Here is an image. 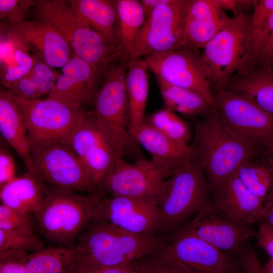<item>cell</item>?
<instances>
[{"mask_svg":"<svg viewBox=\"0 0 273 273\" xmlns=\"http://www.w3.org/2000/svg\"><path fill=\"white\" fill-rule=\"evenodd\" d=\"M168 240L132 233L106 222L93 221L74 246L77 270L128 266L163 249Z\"/></svg>","mask_w":273,"mask_h":273,"instance_id":"cell-1","label":"cell"},{"mask_svg":"<svg viewBox=\"0 0 273 273\" xmlns=\"http://www.w3.org/2000/svg\"><path fill=\"white\" fill-rule=\"evenodd\" d=\"M193 146L211 189L262 152L261 148L233 128L216 109L198 123Z\"/></svg>","mask_w":273,"mask_h":273,"instance_id":"cell-2","label":"cell"},{"mask_svg":"<svg viewBox=\"0 0 273 273\" xmlns=\"http://www.w3.org/2000/svg\"><path fill=\"white\" fill-rule=\"evenodd\" d=\"M105 193L98 189L82 196L66 188L46 184L44 200L34 214L40 233L56 246H74L93 222V211L105 198Z\"/></svg>","mask_w":273,"mask_h":273,"instance_id":"cell-3","label":"cell"},{"mask_svg":"<svg viewBox=\"0 0 273 273\" xmlns=\"http://www.w3.org/2000/svg\"><path fill=\"white\" fill-rule=\"evenodd\" d=\"M128 61L117 60L105 70L91 112L98 128L119 158L133 154L138 145L129 130L125 85Z\"/></svg>","mask_w":273,"mask_h":273,"instance_id":"cell-4","label":"cell"},{"mask_svg":"<svg viewBox=\"0 0 273 273\" xmlns=\"http://www.w3.org/2000/svg\"><path fill=\"white\" fill-rule=\"evenodd\" d=\"M38 19L54 26L62 35L74 52L104 75L114 61L120 59L118 47L95 29L79 22L66 1H36Z\"/></svg>","mask_w":273,"mask_h":273,"instance_id":"cell-5","label":"cell"},{"mask_svg":"<svg viewBox=\"0 0 273 273\" xmlns=\"http://www.w3.org/2000/svg\"><path fill=\"white\" fill-rule=\"evenodd\" d=\"M211 191L197 156L174 171L156 198L162 230L177 229L210 202Z\"/></svg>","mask_w":273,"mask_h":273,"instance_id":"cell-6","label":"cell"},{"mask_svg":"<svg viewBox=\"0 0 273 273\" xmlns=\"http://www.w3.org/2000/svg\"><path fill=\"white\" fill-rule=\"evenodd\" d=\"M251 14L229 17L201 54L213 93L246 66L251 53Z\"/></svg>","mask_w":273,"mask_h":273,"instance_id":"cell-7","label":"cell"},{"mask_svg":"<svg viewBox=\"0 0 273 273\" xmlns=\"http://www.w3.org/2000/svg\"><path fill=\"white\" fill-rule=\"evenodd\" d=\"M12 95L23 116L31 148L52 142L67 144L88 113L83 107H74L48 97L29 100Z\"/></svg>","mask_w":273,"mask_h":273,"instance_id":"cell-8","label":"cell"},{"mask_svg":"<svg viewBox=\"0 0 273 273\" xmlns=\"http://www.w3.org/2000/svg\"><path fill=\"white\" fill-rule=\"evenodd\" d=\"M30 156L34 175L44 184L88 194L98 190L67 144L52 142L32 147Z\"/></svg>","mask_w":273,"mask_h":273,"instance_id":"cell-9","label":"cell"},{"mask_svg":"<svg viewBox=\"0 0 273 273\" xmlns=\"http://www.w3.org/2000/svg\"><path fill=\"white\" fill-rule=\"evenodd\" d=\"M189 0H172L156 9L139 31L128 59L168 52L182 46Z\"/></svg>","mask_w":273,"mask_h":273,"instance_id":"cell-10","label":"cell"},{"mask_svg":"<svg viewBox=\"0 0 273 273\" xmlns=\"http://www.w3.org/2000/svg\"><path fill=\"white\" fill-rule=\"evenodd\" d=\"M145 59L156 78L197 93L215 109L214 93L199 52L181 46Z\"/></svg>","mask_w":273,"mask_h":273,"instance_id":"cell-11","label":"cell"},{"mask_svg":"<svg viewBox=\"0 0 273 273\" xmlns=\"http://www.w3.org/2000/svg\"><path fill=\"white\" fill-rule=\"evenodd\" d=\"M172 174L151 159L139 158L129 163L124 158H117L98 185V189L114 197L156 199L163 183Z\"/></svg>","mask_w":273,"mask_h":273,"instance_id":"cell-12","label":"cell"},{"mask_svg":"<svg viewBox=\"0 0 273 273\" xmlns=\"http://www.w3.org/2000/svg\"><path fill=\"white\" fill-rule=\"evenodd\" d=\"M215 108L235 130L261 148L273 137V117L250 97L222 89L214 93Z\"/></svg>","mask_w":273,"mask_h":273,"instance_id":"cell-13","label":"cell"},{"mask_svg":"<svg viewBox=\"0 0 273 273\" xmlns=\"http://www.w3.org/2000/svg\"><path fill=\"white\" fill-rule=\"evenodd\" d=\"M161 251L201 273H240L239 266L227 254L197 236L177 229Z\"/></svg>","mask_w":273,"mask_h":273,"instance_id":"cell-14","label":"cell"},{"mask_svg":"<svg viewBox=\"0 0 273 273\" xmlns=\"http://www.w3.org/2000/svg\"><path fill=\"white\" fill-rule=\"evenodd\" d=\"M177 229L191 233L225 252H238L247 240L256 237L257 234L252 226L232 221L211 201L193 220Z\"/></svg>","mask_w":273,"mask_h":273,"instance_id":"cell-15","label":"cell"},{"mask_svg":"<svg viewBox=\"0 0 273 273\" xmlns=\"http://www.w3.org/2000/svg\"><path fill=\"white\" fill-rule=\"evenodd\" d=\"M81 162L91 180L98 185L117 158L96 125L92 112L74 129L67 143Z\"/></svg>","mask_w":273,"mask_h":273,"instance_id":"cell-16","label":"cell"},{"mask_svg":"<svg viewBox=\"0 0 273 273\" xmlns=\"http://www.w3.org/2000/svg\"><path fill=\"white\" fill-rule=\"evenodd\" d=\"M62 68L47 97L78 108L93 103L104 75L75 55Z\"/></svg>","mask_w":273,"mask_h":273,"instance_id":"cell-17","label":"cell"},{"mask_svg":"<svg viewBox=\"0 0 273 273\" xmlns=\"http://www.w3.org/2000/svg\"><path fill=\"white\" fill-rule=\"evenodd\" d=\"M7 35L25 47H34L52 68L62 67L70 58L69 43L54 26L43 20L10 23Z\"/></svg>","mask_w":273,"mask_h":273,"instance_id":"cell-18","label":"cell"},{"mask_svg":"<svg viewBox=\"0 0 273 273\" xmlns=\"http://www.w3.org/2000/svg\"><path fill=\"white\" fill-rule=\"evenodd\" d=\"M210 201L235 223L252 226L261 221L264 203L245 187L236 173L211 189Z\"/></svg>","mask_w":273,"mask_h":273,"instance_id":"cell-19","label":"cell"},{"mask_svg":"<svg viewBox=\"0 0 273 273\" xmlns=\"http://www.w3.org/2000/svg\"><path fill=\"white\" fill-rule=\"evenodd\" d=\"M229 17L216 0H189L182 46L203 49Z\"/></svg>","mask_w":273,"mask_h":273,"instance_id":"cell-20","label":"cell"},{"mask_svg":"<svg viewBox=\"0 0 273 273\" xmlns=\"http://www.w3.org/2000/svg\"><path fill=\"white\" fill-rule=\"evenodd\" d=\"M132 135L149 153L152 161L172 173L197 156L193 145H179L144 122Z\"/></svg>","mask_w":273,"mask_h":273,"instance_id":"cell-21","label":"cell"},{"mask_svg":"<svg viewBox=\"0 0 273 273\" xmlns=\"http://www.w3.org/2000/svg\"><path fill=\"white\" fill-rule=\"evenodd\" d=\"M0 133L22 159L28 172L34 175L31 146L23 116L12 93L3 89L0 91Z\"/></svg>","mask_w":273,"mask_h":273,"instance_id":"cell-22","label":"cell"},{"mask_svg":"<svg viewBox=\"0 0 273 273\" xmlns=\"http://www.w3.org/2000/svg\"><path fill=\"white\" fill-rule=\"evenodd\" d=\"M224 89L250 97L273 117V68L270 67L255 66L238 72L229 79Z\"/></svg>","mask_w":273,"mask_h":273,"instance_id":"cell-23","label":"cell"},{"mask_svg":"<svg viewBox=\"0 0 273 273\" xmlns=\"http://www.w3.org/2000/svg\"><path fill=\"white\" fill-rule=\"evenodd\" d=\"M46 195V184L28 172L0 186L2 204L17 211L34 214L40 208Z\"/></svg>","mask_w":273,"mask_h":273,"instance_id":"cell-24","label":"cell"},{"mask_svg":"<svg viewBox=\"0 0 273 273\" xmlns=\"http://www.w3.org/2000/svg\"><path fill=\"white\" fill-rule=\"evenodd\" d=\"M148 64L142 58L128 60L125 75L129 130L132 134L144 122L149 83Z\"/></svg>","mask_w":273,"mask_h":273,"instance_id":"cell-25","label":"cell"},{"mask_svg":"<svg viewBox=\"0 0 273 273\" xmlns=\"http://www.w3.org/2000/svg\"><path fill=\"white\" fill-rule=\"evenodd\" d=\"M70 2L71 11L79 22L98 31L118 47L116 40V1L73 0Z\"/></svg>","mask_w":273,"mask_h":273,"instance_id":"cell-26","label":"cell"},{"mask_svg":"<svg viewBox=\"0 0 273 273\" xmlns=\"http://www.w3.org/2000/svg\"><path fill=\"white\" fill-rule=\"evenodd\" d=\"M116 40L121 58L128 60L130 50L146 16L141 1L117 0Z\"/></svg>","mask_w":273,"mask_h":273,"instance_id":"cell-27","label":"cell"},{"mask_svg":"<svg viewBox=\"0 0 273 273\" xmlns=\"http://www.w3.org/2000/svg\"><path fill=\"white\" fill-rule=\"evenodd\" d=\"M236 174L245 187L263 203L273 197V166L262 151L244 162Z\"/></svg>","mask_w":273,"mask_h":273,"instance_id":"cell-28","label":"cell"},{"mask_svg":"<svg viewBox=\"0 0 273 273\" xmlns=\"http://www.w3.org/2000/svg\"><path fill=\"white\" fill-rule=\"evenodd\" d=\"M28 273H75L77 267L74 246H54L29 254Z\"/></svg>","mask_w":273,"mask_h":273,"instance_id":"cell-29","label":"cell"},{"mask_svg":"<svg viewBox=\"0 0 273 273\" xmlns=\"http://www.w3.org/2000/svg\"><path fill=\"white\" fill-rule=\"evenodd\" d=\"M156 80L164 106L172 111L186 116L204 118L214 109L197 93L158 78Z\"/></svg>","mask_w":273,"mask_h":273,"instance_id":"cell-30","label":"cell"},{"mask_svg":"<svg viewBox=\"0 0 273 273\" xmlns=\"http://www.w3.org/2000/svg\"><path fill=\"white\" fill-rule=\"evenodd\" d=\"M144 123L179 145H190L192 134L189 125L165 107L146 116Z\"/></svg>","mask_w":273,"mask_h":273,"instance_id":"cell-31","label":"cell"},{"mask_svg":"<svg viewBox=\"0 0 273 273\" xmlns=\"http://www.w3.org/2000/svg\"><path fill=\"white\" fill-rule=\"evenodd\" d=\"M11 37L14 43L12 58L9 62L2 65L1 73V83L8 89L28 75L35 63V59L28 53V48Z\"/></svg>","mask_w":273,"mask_h":273,"instance_id":"cell-32","label":"cell"},{"mask_svg":"<svg viewBox=\"0 0 273 273\" xmlns=\"http://www.w3.org/2000/svg\"><path fill=\"white\" fill-rule=\"evenodd\" d=\"M273 13V0L254 1L251 22V53L245 67L247 69L252 64L269 20Z\"/></svg>","mask_w":273,"mask_h":273,"instance_id":"cell-33","label":"cell"},{"mask_svg":"<svg viewBox=\"0 0 273 273\" xmlns=\"http://www.w3.org/2000/svg\"><path fill=\"white\" fill-rule=\"evenodd\" d=\"M43 248L42 241L33 233L0 229V252L10 250L35 252Z\"/></svg>","mask_w":273,"mask_h":273,"instance_id":"cell-34","label":"cell"},{"mask_svg":"<svg viewBox=\"0 0 273 273\" xmlns=\"http://www.w3.org/2000/svg\"><path fill=\"white\" fill-rule=\"evenodd\" d=\"M139 262L148 267L153 273H201L168 256L161 250Z\"/></svg>","mask_w":273,"mask_h":273,"instance_id":"cell-35","label":"cell"},{"mask_svg":"<svg viewBox=\"0 0 273 273\" xmlns=\"http://www.w3.org/2000/svg\"><path fill=\"white\" fill-rule=\"evenodd\" d=\"M0 229L33 233L34 224L31 214L20 212L1 204Z\"/></svg>","mask_w":273,"mask_h":273,"instance_id":"cell-36","label":"cell"},{"mask_svg":"<svg viewBox=\"0 0 273 273\" xmlns=\"http://www.w3.org/2000/svg\"><path fill=\"white\" fill-rule=\"evenodd\" d=\"M29 74L36 82L41 96L49 94L60 75L42 59H35L34 64Z\"/></svg>","mask_w":273,"mask_h":273,"instance_id":"cell-37","label":"cell"},{"mask_svg":"<svg viewBox=\"0 0 273 273\" xmlns=\"http://www.w3.org/2000/svg\"><path fill=\"white\" fill-rule=\"evenodd\" d=\"M36 1L0 0V17L7 18L10 23L17 24L25 20L29 9L35 6Z\"/></svg>","mask_w":273,"mask_h":273,"instance_id":"cell-38","label":"cell"},{"mask_svg":"<svg viewBox=\"0 0 273 273\" xmlns=\"http://www.w3.org/2000/svg\"><path fill=\"white\" fill-rule=\"evenodd\" d=\"M28 254L23 250L0 252V273H28L26 262Z\"/></svg>","mask_w":273,"mask_h":273,"instance_id":"cell-39","label":"cell"},{"mask_svg":"<svg viewBox=\"0 0 273 273\" xmlns=\"http://www.w3.org/2000/svg\"><path fill=\"white\" fill-rule=\"evenodd\" d=\"M273 57V13L261 39L254 59L248 69L266 64ZM248 68L247 70H248Z\"/></svg>","mask_w":273,"mask_h":273,"instance_id":"cell-40","label":"cell"},{"mask_svg":"<svg viewBox=\"0 0 273 273\" xmlns=\"http://www.w3.org/2000/svg\"><path fill=\"white\" fill-rule=\"evenodd\" d=\"M8 90L15 95L26 99H37L41 96L36 82L29 73L13 84Z\"/></svg>","mask_w":273,"mask_h":273,"instance_id":"cell-41","label":"cell"},{"mask_svg":"<svg viewBox=\"0 0 273 273\" xmlns=\"http://www.w3.org/2000/svg\"><path fill=\"white\" fill-rule=\"evenodd\" d=\"M238 253L240 257L241 266L245 273H266L251 248L242 247Z\"/></svg>","mask_w":273,"mask_h":273,"instance_id":"cell-42","label":"cell"},{"mask_svg":"<svg viewBox=\"0 0 273 273\" xmlns=\"http://www.w3.org/2000/svg\"><path fill=\"white\" fill-rule=\"evenodd\" d=\"M16 166L12 155L3 148L0 149V186L16 177Z\"/></svg>","mask_w":273,"mask_h":273,"instance_id":"cell-43","label":"cell"},{"mask_svg":"<svg viewBox=\"0 0 273 273\" xmlns=\"http://www.w3.org/2000/svg\"><path fill=\"white\" fill-rule=\"evenodd\" d=\"M257 224V246L262 249L273 260V225L263 222Z\"/></svg>","mask_w":273,"mask_h":273,"instance_id":"cell-44","label":"cell"},{"mask_svg":"<svg viewBox=\"0 0 273 273\" xmlns=\"http://www.w3.org/2000/svg\"><path fill=\"white\" fill-rule=\"evenodd\" d=\"M172 0H142L141 1L146 18L157 8L166 5Z\"/></svg>","mask_w":273,"mask_h":273,"instance_id":"cell-45","label":"cell"},{"mask_svg":"<svg viewBox=\"0 0 273 273\" xmlns=\"http://www.w3.org/2000/svg\"><path fill=\"white\" fill-rule=\"evenodd\" d=\"M260 222L273 225V197L264 203Z\"/></svg>","mask_w":273,"mask_h":273,"instance_id":"cell-46","label":"cell"},{"mask_svg":"<svg viewBox=\"0 0 273 273\" xmlns=\"http://www.w3.org/2000/svg\"><path fill=\"white\" fill-rule=\"evenodd\" d=\"M129 265L114 267L104 268L88 270H81L76 269L75 273H120V272L124 268Z\"/></svg>","mask_w":273,"mask_h":273,"instance_id":"cell-47","label":"cell"},{"mask_svg":"<svg viewBox=\"0 0 273 273\" xmlns=\"http://www.w3.org/2000/svg\"><path fill=\"white\" fill-rule=\"evenodd\" d=\"M261 149L263 154L273 166V137L264 143Z\"/></svg>","mask_w":273,"mask_h":273,"instance_id":"cell-48","label":"cell"},{"mask_svg":"<svg viewBox=\"0 0 273 273\" xmlns=\"http://www.w3.org/2000/svg\"><path fill=\"white\" fill-rule=\"evenodd\" d=\"M120 273H141V269L137 261L124 268Z\"/></svg>","mask_w":273,"mask_h":273,"instance_id":"cell-49","label":"cell"},{"mask_svg":"<svg viewBox=\"0 0 273 273\" xmlns=\"http://www.w3.org/2000/svg\"><path fill=\"white\" fill-rule=\"evenodd\" d=\"M263 267L266 273H273V260H269Z\"/></svg>","mask_w":273,"mask_h":273,"instance_id":"cell-50","label":"cell"},{"mask_svg":"<svg viewBox=\"0 0 273 273\" xmlns=\"http://www.w3.org/2000/svg\"><path fill=\"white\" fill-rule=\"evenodd\" d=\"M138 263L139 265H140V266L141 267V273H153V271L151 269H150L148 267L141 264L140 263H139V261H138Z\"/></svg>","mask_w":273,"mask_h":273,"instance_id":"cell-51","label":"cell"},{"mask_svg":"<svg viewBox=\"0 0 273 273\" xmlns=\"http://www.w3.org/2000/svg\"><path fill=\"white\" fill-rule=\"evenodd\" d=\"M266 65L270 67L273 68V57L270 59V60L265 64L261 66Z\"/></svg>","mask_w":273,"mask_h":273,"instance_id":"cell-52","label":"cell"}]
</instances>
